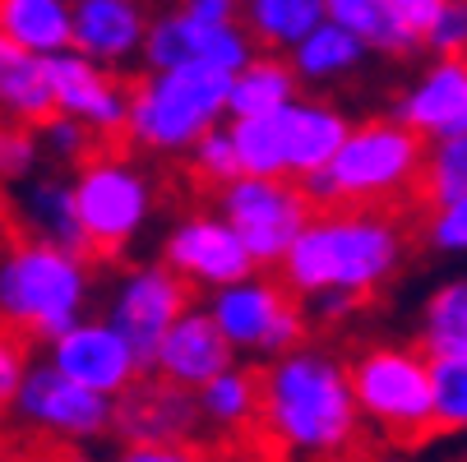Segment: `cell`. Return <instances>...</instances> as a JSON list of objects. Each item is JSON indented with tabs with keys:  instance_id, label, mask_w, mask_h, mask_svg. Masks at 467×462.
<instances>
[{
	"instance_id": "d4e9b609",
	"label": "cell",
	"mask_w": 467,
	"mask_h": 462,
	"mask_svg": "<svg viewBox=\"0 0 467 462\" xmlns=\"http://www.w3.org/2000/svg\"><path fill=\"white\" fill-rule=\"evenodd\" d=\"M324 0H254L250 5V33L264 46H278V42H301L319 28L324 19Z\"/></svg>"
},
{
	"instance_id": "484cf974",
	"label": "cell",
	"mask_w": 467,
	"mask_h": 462,
	"mask_svg": "<svg viewBox=\"0 0 467 462\" xmlns=\"http://www.w3.org/2000/svg\"><path fill=\"white\" fill-rule=\"evenodd\" d=\"M421 347L431 356H462L467 352V278L449 282L426 305V334Z\"/></svg>"
},
{
	"instance_id": "f1b7e54d",
	"label": "cell",
	"mask_w": 467,
	"mask_h": 462,
	"mask_svg": "<svg viewBox=\"0 0 467 462\" xmlns=\"http://www.w3.org/2000/svg\"><path fill=\"white\" fill-rule=\"evenodd\" d=\"M467 190V129H453V135H440L431 144V162H426V209L453 200V194Z\"/></svg>"
},
{
	"instance_id": "ac0fdd59",
	"label": "cell",
	"mask_w": 467,
	"mask_h": 462,
	"mask_svg": "<svg viewBox=\"0 0 467 462\" xmlns=\"http://www.w3.org/2000/svg\"><path fill=\"white\" fill-rule=\"evenodd\" d=\"M306 292H296L287 278H283V269H274V278H264V282H250V287H227L223 296H218V310H213V319L223 323V334L232 338V343H241V347H264L269 343V334H274V323H278V314L287 310V305H296Z\"/></svg>"
},
{
	"instance_id": "277c9868",
	"label": "cell",
	"mask_w": 467,
	"mask_h": 462,
	"mask_svg": "<svg viewBox=\"0 0 467 462\" xmlns=\"http://www.w3.org/2000/svg\"><path fill=\"white\" fill-rule=\"evenodd\" d=\"M84 269L88 263L79 254L19 218L0 254V323H10L28 343L60 338L84 301Z\"/></svg>"
},
{
	"instance_id": "4dcf8cb0",
	"label": "cell",
	"mask_w": 467,
	"mask_h": 462,
	"mask_svg": "<svg viewBox=\"0 0 467 462\" xmlns=\"http://www.w3.org/2000/svg\"><path fill=\"white\" fill-rule=\"evenodd\" d=\"M37 343H28L24 334H15L10 323H0V421H5L15 412V398H19V388L28 379V356H33Z\"/></svg>"
},
{
	"instance_id": "ba28073f",
	"label": "cell",
	"mask_w": 467,
	"mask_h": 462,
	"mask_svg": "<svg viewBox=\"0 0 467 462\" xmlns=\"http://www.w3.org/2000/svg\"><path fill=\"white\" fill-rule=\"evenodd\" d=\"M116 430L130 439L125 457H209L204 439H218L199 393L158 375L140 370L116 393Z\"/></svg>"
},
{
	"instance_id": "836d02e7",
	"label": "cell",
	"mask_w": 467,
	"mask_h": 462,
	"mask_svg": "<svg viewBox=\"0 0 467 462\" xmlns=\"http://www.w3.org/2000/svg\"><path fill=\"white\" fill-rule=\"evenodd\" d=\"M181 10L199 24H236V0H185Z\"/></svg>"
},
{
	"instance_id": "9a60e30c",
	"label": "cell",
	"mask_w": 467,
	"mask_h": 462,
	"mask_svg": "<svg viewBox=\"0 0 467 462\" xmlns=\"http://www.w3.org/2000/svg\"><path fill=\"white\" fill-rule=\"evenodd\" d=\"M149 370H158L185 388H204L213 375L232 370V338L223 334V323L213 314H181L171 323V334L162 338Z\"/></svg>"
},
{
	"instance_id": "44dd1931",
	"label": "cell",
	"mask_w": 467,
	"mask_h": 462,
	"mask_svg": "<svg viewBox=\"0 0 467 462\" xmlns=\"http://www.w3.org/2000/svg\"><path fill=\"white\" fill-rule=\"evenodd\" d=\"M352 129L343 125L338 111L328 107H287V176L306 180L315 171H324L333 158H338L343 139Z\"/></svg>"
},
{
	"instance_id": "3957f363",
	"label": "cell",
	"mask_w": 467,
	"mask_h": 462,
	"mask_svg": "<svg viewBox=\"0 0 467 462\" xmlns=\"http://www.w3.org/2000/svg\"><path fill=\"white\" fill-rule=\"evenodd\" d=\"M435 135L408 120H366L343 139L338 158L324 171L306 176L315 209L324 204H393L431 218L426 209V162Z\"/></svg>"
},
{
	"instance_id": "ffe728a7",
	"label": "cell",
	"mask_w": 467,
	"mask_h": 462,
	"mask_svg": "<svg viewBox=\"0 0 467 462\" xmlns=\"http://www.w3.org/2000/svg\"><path fill=\"white\" fill-rule=\"evenodd\" d=\"M144 33L140 0H79L75 5V46L98 60H120Z\"/></svg>"
},
{
	"instance_id": "5b68a950",
	"label": "cell",
	"mask_w": 467,
	"mask_h": 462,
	"mask_svg": "<svg viewBox=\"0 0 467 462\" xmlns=\"http://www.w3.org/2000/svg\"><path fill=\"white\" fill-rule=\"evenodd\" d=\"M116 426L111 393H98L56 365L28 370L15 412L0 421V457H79V439Z\"/></svg>"
},
{
	"instance_id": "e0dca14e",
	"label": "cell",
	"mask_w": 467,
	"mask_h": 462,
	"mask_svg": "<svg viewBox=\"0 0 467 462\" xmlns=\"http://www.w3.org/2000/svg\"><path fill=\"white\" fill-rule=\"evenodd\" d=\"M47 70H51V84H56V98H60L65 116H84V120H102V125H125L130 120V88L116 84L107 70H98L84 51L79 56L51 51Z\"/></svg>"
},
{
	"instance_id": "5bb4252c",
	"label": "cell",
	"mask_w": 467,
	"mask_h": 462,
	"mask_svg": "<svg viewBox=\"0 0 467 462\" xmlns=\"http://www.w3.org/2000/svg\"><path fill=\"white\" fill-rule=\"evenodd\" d=\"M167 263L199 282H218V287H232L250 273V245L241 241V231L232 222H209V218H194L185 222L171 241H167Z\"/></svg>"
},
{
	"instance_id": "83f0119b",
	"label": "cell",
	"mask_w": 467,
	"mask_h": 462,
	"mask_svg": "<svg viewBox=\"0 0 467 462\" xmlns=\"http://www.w3.org/2000/svg\"><path fill=\"white\" fill-rule=\"evenodd\" d=\"M357 56H361V37L333 19L328 28H315L310 37H301V46H296V70L310 75V79L338 75V70H348Z\"/></svg>"
},
{
	"instance_id": "8fae6325",
	"label": "cell",
	"mask_w": 467,
	"mask_h": 462,
	"mask_svg": "<svg viewBox=\"0 0 467 462\" xmlns=\"http://www.w3.org/2000/svg\"><path fill=\"white\" fill-rule=\"evenodd\" d=\"M194 278L162 263V269H144L135 273L125 287H120V301H116V328L130 338V347L140 352L144 370L153 365L162 338L171 334V323L181 314H190V301H194Z\"/></svg>"
},
{
	"instance_id": "6da1fadb",
	"label": "cell",
	"mask_w": 467,
	"mask_h": 462,
	"mask_svg": "<svg viewBox=\"0 0 467 462\" xmlns=\"http://www.w3.org/2000/svg\"><path fill=\"white\" fill-rule=\"evenodd\" d=\"M379 430L366 426L348 370L315 352H292L283 365L264 370V407L250 430V457H287V453H333L357 457L379 453Z\"/></svg>"
},
{
	"instance_id": "d6986e66",
	"label": "cell",
	"mask_w": 467,
	"mask_h": 462,
	"mask_svg": "<svg viewBox=\"0 0 467 462\" xmlns=\"http://www.w3.org/2000/svg\"><path fill=\"white\" fill-rule=\"evenodd\" d=\"M462 111H467V56H440L435 70L403 98L398 120H408V125L440 139L458 125Z\"/></svg>"
},
{
	"instance_id": "30bf717a",
	"label": "cell",
	"mask_w": 467,
	"mask_h": 462,
	"mask_svg": "<svg viewBox=\"0 0 467 462\" xmlns=\"http://www.w3.org/2000/svg\"><path fill=\"white\" fill-rule=\"evenodd\" d=\"M75 209H79L84 241H88V263H111L125 254L130 236L140 231L149 190L130 171V158H102V162L79 167Z\"/></svg>"
},
{
	"instance_id": "603a6c76",
	"label": "cell",
	"mask_w": 467,
	"mask_h": 462,
	"mask_svg": "<svg viewBox=\"0 0 467 462\" xmlns=\"http://www.w3.org/2000/svg\"><path fill=\"white\" fill-rule=\"evenodd\" d=\"M232 144L245 176H287V107L241 116L232 125Z\"/></svg>"
},
{
	"instance_id": "d6a6232c",
	"label": "cell",
	"mask_w": 467,
	"mask_h": 462,
	"mask_svg": "<svg viewBox=\"0 0 467 462\" xmlns=\"http://www.w3.org/2000/svg\"><path fill=\"white\" fill-rule=\"evenodd\" d=\"M431 46L440 56H467V0H444V15L431 28Z\"/></svg>"
},
{
	"instance_id": "f546056e",
	"label": "cell",
	"mask_w": 467,
	"mask_h": 462,
	"mask_svg": "<svg viewBox=\"0 0 467 462\" xmlns=\"http://www.w3.org/2000/svg\"><path fill=\"white\" fill-rule=\"evenodd\" d=\"M435 375V416L440 430H467V352L462 356H431Z\"/></svg>"
},
{
	"instance_id": "9c48e42d",
	"label": "cell",
	"mask_w": 467,
	"mask_h": 462,
	"mask_svg": "<svg viewBox=\"0 0 467 462\" xmlns=\"http://www.w3.org/2000/svg\"><path fill=\"white\" fill-rule=\"evenodd\" d=\"M223 213L250 245L254 263H278L315 218V200L296 176H236L223 190Z\"/></svg>"
},
{
	"instance_id": "4fadbf2b",
	"label": "cell",
	"mask_w": 467,
	"mask_h": 462,
	"mask_svg": "<svg viewBox=\"0 0 467 462\" xmlns=\"http://www.w3.org/2000/svg\"><path fill=\"white\" fill-rule=\"evenodd\" d=\"M51 365L65 370L70 379L98 388V393H120L130 379L144 370L140 352L130 347V338L120 328H102V323H84V328H65L51 347Z\"/></svg>"
},
{
	"instance_id": "4316f807",
	"label": "cell",
	"mask_w": 467,
	"mask_h": 462,
	"mask_svg": "<svg viewBox=\"0 0 467 462\" xmlns=\"http://www.w3.org/2000/svg\"><path fill=\"white\" fill-rule=\"evenodd\" d=\"M287 98H292V70L283 60H254L232 84V111L236 116L278 111V107H287Z\"/></svg>"
},
{
	"instance_id": "cb8c5ba5",
	"label": "cell",
	"mask_w": 467,
	"mask_h": 462,
	"mask_svg": "<svg viewBox=\"0 0 467 462\" xmlns=\"http://www.w3.org/2000/svg\"><path fill=\"white\" fill-rule=\"evenodd\" d=\"M328 15L338 19L343 28H352L361 42L379 46V51H417L421 42L403 28L393 0H324Z\"/></svg>"
},
{
	"instance_id": "1f68e13d",
	"label": "cell",
	"mask_w": 467,
	"mask_h": 462,
	"mask_svg": "<svg viewBox=\"0 0 467 462\" xmlns=\"http://www.w3.org/2000/svg\"><path fill=\"white\" fill-rule=\"evenodd\" d=\"M426 236H431L435 250H449V254H462V250H467V190L431 209Z\"/></svg>"
},
{
	"instance_id": "7402d4cb",
	"label": "cell",
	"mask_w": 467,
	"mask_h": 462,
	"mask_svg": "<svg viewBox=\"0 0 467 462\" xmlns=\"http://www.w3.org/2000/svg\"><path fill=\"white\" fill-rule=\"evenodd\" d=\"M0 33L37 56H51L75 42V15L60 0H0Z\"/></svg>"
},
{
	"instance_id": "8992f818",
	"label": "cell",
	"mask_w": 467,
	"mask_h": 462,
	"mask_svg": "<svg viewBox=\"0 0 467 462\" xmlns=\"http://www.w3.org/2000/svg\"><path fill=\"white\" fill-rule=\"evenodd\" d=\"M343 370L366 421L398 448H421L444 435L426 347H361L343 361Z\"/></svg>"
},
{
	"instance_id": "52a82bcc",
	"label": "cell",
	"mask_w": 467,
	"mask_h": 462,
	"mask_svg": "<svg viewBox=\"0 0 467 462\" xmlns=\"http://www.w3.org/2000/svg\"><path fill=\"white\" fill-rule=\"evenodd\" d=\"M232 84L236 79L223 65H176L153 79H125L130 125L149 149H190L232 102Z\"/></svg>"
},
{
	"instance_id": "7a4b0ae2",
	"label": "cell",
	"mask_w": 467,
	"mask_h": 462,
	"mask_svg": "<svg viewBox=\"0 0 467 462\" xmlns=\"http://www.w3.org/2000/svg\"><path fill=\"white\" fill-rule=\"evenodd\" d=\"M426 227L421 213L393 204H324L278 259L283 278L296 292H370L403 263L408 236Z\"/></svg>"
},
{
	"instance_id": "2e32d148",
	"label": "cell",
	"mask_w": 467,
	"mask_h": 462,
	"mask_svg": "<svg viewBox=\"0 0 467 462\" xmlns=\"http://www.w3.org/2000/svg\"><path fill=\"white\" fill-rule=\"evenodd\" d=\"M0 116L24 120L33 129H47L65 116L47 60H37V51L5 33H0Z\"/></svg>"
},
{
	"instance_id": "7c38bea8",
	"label": "cell",
	"mask_w": 467,
	"mask_h": 462,
	"mask_svg": "<svg viewBox=\"0 0 467 462\" xmlns=\"http://www.w3.org/2000/svg\"><path fill=\"white\" fill-rule=\"evenodd\" d=\"M149 70H176V65H223V70H245L250 65V37L236 24H199L194 15H171L149 28Z\"/></svg>"
}]
</instances>
